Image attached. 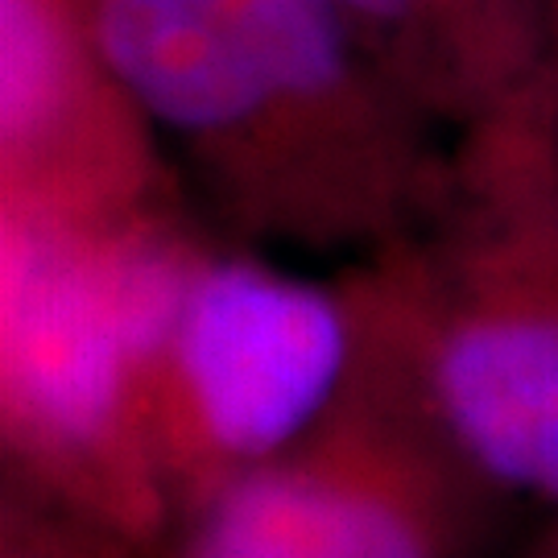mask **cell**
<instances>
[{
  "label": "cell",
  "instance_id": "30bf717a",
  "mask_svg": "<svg viewBox=\"0 0 558 558\" xmlns=\"http://www.w3.org/2000/svg\"><path fill=\"white\" fill-rule=\"evenodd\" d=\"M546 34H550V71H555V104H558V0H542Z\"/></svg>",
  "mask_w": 558,
  "mask_h": 558
},
{
  "label": "cell",
  "instance_id": "7a4b0ae2",
  "mask_svg": "<svg viewBox=\"0 0 558 558\" xmlns=\"http://www.w3.org/2000/svg\"><path fill=\"white\" fill-rule=\"evenodd\" d=\"M360 356L518 509L558 518V108L451 137L414 223L339 265Z\"/></svg>",
  "mask_w": 558,
  "mask_h": 558
},
{
  "label": "cell",
  "instance_id": "52a82bcc",
  "mask_svg": "<svg viewBox=\"0 0 558 558\" xmlns=\"http://www.w3.org/2000/svg\"><path fill=\"white\" fill-rule=\"evenodd\" d=\"M339 13L447 137L555 104L542 0H336ZM558 108V104H555Z\"/></svg>",
  "mask_w": 558,
  "mask_h": 558
},
{
  "label": "cell",
  "instance_id": "ba28073f",
  "mask_svg": "<svg viewBox=\"0 0 558 558\" xmlns=\"http://www.w3.org/2000/svg\"><path fill=\"white\" fill-rule=\"evenodd\" d=\"M0 558H154V546L17 488H0Z\"/></svg>",
  "mask_w": 558,
  "mask_h": 558
},
{
  "label": "cell",
  "instance_id": "9c48e42d",
  "mask_svg": "<svg viewBox=\"0 0 558 558\" xmlns=\"http://www.w3.org/2000/svg\"><path fill=\"white\" fill-rule=\"evenodd\" d=\"M505 558H558V518H538L534 534L513 542Z\"/></svg>",
  "mask_w": 558,
  "mask_h": 558
},
{
  "label": "cell",
  "instance_id": "5b68a950",
  "mask_svg": "<svg viewBox=\"0 0 558 558\" xmlns=\"http://www.w3.org/2000/svg\"><path fill=\"white\" fill-rule=\"evenodd\" d=\"M360 336L339 278L211 236L145 373V442L170 521L302 439L348 389Z\"/></svg>",
  "mask_w": 558,
  "mask_h": 558
},
{
  "label": "cell",
  "instance_id": "3957f363",
  "mask_svg": "<svg viewBox=\"0 0 558 558\" xmlns=\"http://www.w3.org/2000/svg\"><path fill=\"white\" fill-rule=\"evenodd\" d=\"M211 236L191 207L108 228L0 220L4 488L158 550L170 505L145 442V373Z\"/></svg>",
  "mask_w": 558,
  "mask_h": 558
},
{
  "label": "cell",
  "instance_id": "8992f818",
  "mask_svg": "<svg viewBox=\"0 0 558 558\" xmlns=\"http://www.w3.org/2000/svg\"><path fill=\"white\" fill-rule=\"evenodd\" d=\"M182 207L92 0H0V220L108 228Z\"/></svg>",
  "mask_w": 558,
  "mask_h": 558
},
{
  "label": "cell",
  "instance_id": "6da1fadb",
  "mask_svg": "<svg viewBox=\"0 0 558 558\" xmlns=\"http://www.w3.org/2000/svg\"><path fill=\"white\" fill-rule=\"evenodd\" d=\"M104 46L211 232L368 257L435 195L451 137L336 0H92Z\"/></svg>",
  "mask_w": 558,
  "mask_h": 558
},
{
  "label": "cell",
  "instance_id": "277c9868",
  "mask_svg": "<svg viewBox=\"0 0 558 558\" xmlns=\"http://www.w3.org/2000/svg\"><path fill=\"white\" fill-rule=\"evenodd\" d=\"M518 505L360 356L302 439L170 521L154 558H505Z\"/></svg>",
  "mask_w": 558,
  "mask_h": 558
}]
</instances>
